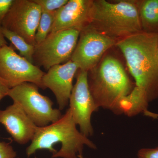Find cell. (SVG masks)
<instances>
[{
    "label": "cell",
    "mask_w": 158,
    "mask_h": 158,
    "mask_svg": "<svg viewBox=\"0 0 158 158\" xmlns=\"http://www.w3.org/2000/svg\"><path fill=\"white\" fill-rule=\"evenodd\" d=\"M158 34L141 31L119 40L116 46L125 57L135 88L148 102L158 98Z\"/></svg>",
    "instance_id": "6da1fadb"
},
{
    "label": "cell",
    "mask_w": 158,
    "mask_h": 158,
    "mask_svg": "<svg viewBox=\"0 0 158 158\" xmlns=\"http://www.w3.org/2000/svg\"><path fill=\"white\" fill-rule=\"evenodd\" d=\"M96 149V146L77 128L70 110L58 121L44 127H37L31 144L26 149L27 156L37 150L47 149L52 158H79L83 156L84 146Z\"/></svg>",
    "instance_id": "7a4b0ae2"
},
{
    "label": "cell",
    "mask_w": 158,
    "mask_h": 158,
    "mask_svg": "<svg viewBox=\"0 0 158 158\" xmlns=\"http://www.w3.org/2000/svg\"><path fill=\"white\" fill-rule=\"evenodd\" d=\"M89 90L96 106L121 114L120 105L135 86L121 62L114 58L106 57L98 67L88 72Z\"/></svg>",
    "instance_id": "3957f363"
},
{
    "label": "cell",
    "mask_w": 158,
    "mask_h": 158,
    "mask_svg": "<svg viewBox=\"0 0 158 158\" xmlns=\"http://www.w3.org/2000/svg\"><path fill=\"white\" fill-rule=\"evenodd\" d=\"M89 25L115 39H123L141 32L138 2L92 1Z\"/></svg>",
    "instance_id": "277c9868"
},
{
    "label": "cell",
    "mask_w": 158,
    "mask_h": 158,
    "mask_svg": "<svg viewBox=\"0 0 158 158\" xmlns=\"http://www.w3.org/2000/svg\"><path fill=\"white\" fill-rule=\"evenodd\" d=\"M35 84L25 82L11 88L8 96L17 104L38 127L56 122L62 117L61 111L53 108V102L40 93Z\"/></svg>",
    "instance_id": "5b68a950"
},
{
    "label": "cell",
    "mask_w": 158,
    "mask_h": 158,
    "mask_svg": "<svg viewBox=\"0 0 158 158\" xmlns=\"http://www.w3.org/2000/svg\"><path fill=\"white\" fill-rule=\"evenodd\" d=\"M81 31L68 29L52 32L34 47V64L48 70L52 66L71 60Z\"/></svg>",
    "instance_id": "8992f818"
},
{
    "label": "cell",
    "mask_w": 158,
    "mask_h": 158,
    "mask_svg": "<svg viewBox=\"0 0 158 158\" xmlns=\"http://www.w3.org/2000/svg\"><path fill=\"white\" fill-rule=\"evenodd\" d=\"M45 73L16 53L8 45L0 48V77L10 88L25 82L33 83L45 90L42 78Z\"/></svg>",
    "instance_id": "52a82bcc"
},
{
    "label": "cell",
    "mask_w": 158,
    "mask_h": 158,
    "mask_svg": "<svg viewBox=\"0 0 158 158\" xmlns=\"http://www.w3.org/2000/svg\"><path fill=\"white\" fill-rule=\"evenodd\" d=\"M116 42V39L88 25L80 32L71 60L79 70L88 72L97 65L103 54Z\"/></svg>",
    "instance_id": "ba28073f"
},
{
    "label": "cell",
    "mask_w": 158,
    "mask_h": 158,
    "mask_svg": "<svg viewBox=\"0 0 158 158\" xmlns=\"http://www.w3.org/2000/svg\"><path fill=\"white\" fill-rule=\"evenodd\" d=\"M41 9L34 0H14L1 26L16 33L35 46Z\"/></svg>",
    "instance_id": "9c48e42d"
},
{
    "label": "cell",
    "mask_w": 158,
    "mask_h": 158,
    "mask_svg": "<svg viewBox=\"0 0 158 158\" xmlns=\"http://www.w3.org/2000/svg\"><path fill=\"white\" fill-rule=\"evenodd\" d=\"M72 116L81 132L85 137L93 135L91 122L92 113L98 110L88 86V72L79 70L69 100Z\"/></svg>",
    "instance_id": "30bf717a"
},
{
    "label": "cell",
    "mask_w": 158,
    "mask_h": 158,
    "mask_svg": "<svg viewBox=\"0 0 158 158\" xmlns=\"http://www.w3.org/2000/svg\"><path fill=\"white\" fill-rule=\"evenodd\" d=\"M78 70L76 64L70 60L51 67L43 77V85L45 89L49 88L53 93L60 111L69 103L74 77Z\"/></svg>",
    "instance_id": "8fae6325"
},
{
    "label": "cell",
    "mask_w": 158,
    "mask_h": 158,
    "mask_svg": "<svg viewBox=\"0 0 158 158\" xmlns=\"http://www.w3.org/2000/svg\"><path fill=\"white\" fill-rule=\"evenodd\" d=\"M0 123L15 142L24 144L32 141L37 127L17 104L0 111Z\"/></svg>",
    "instance_id": "7c38bea8"
},
{
    "label": "cell",
    "mask_w": 158,
    "mask_h": 158,
    "mask_svg": "<svg viewBox=\"0 0 158 158\" xmlns=\"http://www.w3.org/2000/svg\"><path fill=\"white\" fill-rule=\"evenodd\" d=\"M91 3L90 0H68L57 11L50 33L68 29L81 31L89 24Z\"/></svg>",
    "instance_id": "4fadbf2b"
},
{
    "label": "cell",
    "mask_w": 158,
    "mask_h": 158,
    "mask_svg": "<svg viewBox=\"0 0 158 158\" xmlns=\"http://www.w3.org/2000/svg\"><path fill=\"white\" fill-rule=\"evenodd\" d=\"M142 31L158 34V0L138 2Z\"/></svg>",
    "instance_id": "5bb4252c"
},
{
    "label": "cell",
    "mask_w": 158,
    "mask_h": 158,
    "mask_svg": "<svg viewBox=\"0 0 158 158\" xmlns=\"http://www.w3.org/2000/svg\"><path fill=\"white\" fill-rule=\"evenodd\" d=\"M2 30L5 38L9 40L19 51L20 56L34 64L33 56L35 46L29 44L23 37L14 32L2 27Z\"/></svg>",
    "instance_id": "9a60e30c"
},
{
    "label": "cell",
    "mask_w": 158,
    "mask_h": 158,
    "mask_svg": "<svg viewBox=\"0 0 158 158\" xmlns=\"http://www.w3.org/2000/svg\"><path fill=\"white\" fill-rule=\"evenodd\" d=\"M57 13V11H42L35 35L36 45L43 41L50 33Z\"/></svg>",
    "instance_id": "2e32d148"
},
{
    "label": "cell",
    "mask_w": 158,
    "mask_h": 158,
    "mask_svg": "<svg viewBox=\"0 0 158 158\" xmlns=\"http://www.w3.org/2000/svg\"><path fill=\"white\" fill-rule=\"evenodd\" d=\"M42 11L52 12L58 11L65 6L68 0H34Z\"/></svg>",
    "instance_id": "e0dca14e"
},
{
    "label": "cell",
    "mask_w": 158,
    "mask_h": 158,
    "mask_svg": "<svg viewBox=\"0 0 158 158\" xmlns=\"http://www.w3.org/2000/svg\"><path fill=\"white\" fill-rule=\"evenodd\" d=\"M16 152L9 143L0 141V158H16Z\"/></svg>",
    "instance_id": "ac0fdd59"
},
{
    "label": "cell",
    "mask_w": 158,
    "mask_h": 158,
    "mask_svg": "<svg viewBox=\"0 0 158 158\" xmlns=\"http://www.w3.org/2000/svg\"><path fill=\"white\" fill-rule=\"evenodd\" d=\"M138 158H158V146L155 148H143L139 150Z\"/></svg>",
    "instance_id": "d6986e66"
},
{
    "label": "cell",
    "mask_w": 158,
    "mask_h": 158,
    "mask_svg": "<svg viewBox=\"0 0 158 158\" xmlns=\"http://www.w3.org/2000/svg\"><path fill=\"white\" fill-rule=\"evenodd\" d=\"M14 0H0V25L8 13Z\"/></svg>",
    "instance_id": "ffe728a7"
},
{
    "label": "cell",
    "mask_w": 158,
    "mask_h": 158,
    "mask_svg": "<svg viewBox=\"0 0 158 158\" xmlns=\"http://www.w3.org/2000/svg\"><path fill=\"white\" fill-rule=\"evenodd\" d=\"M10 89L7 82L0 77V101L4 97L8 96Z\"/></svg>",
    "instance_id": "44dd1931"
},
{
    "label": "cell",
    "mask_w": 158,
    "mask_h": 158,
    "mask_svg": "<svg viewBox=\"0 0 158 158\" xmlns=\"http://www.w3.org/2000/svg\"><path fill=\"white\" fill-rule=\"evenodd\" d=\"M6 45H8V42L6 41V38L3 34L2 27L0 25V48Z\"/></svg>",
    "instance_id": "7402d4cb"
},
{
    "label": "cell",
    "mask_w": 158,
    "mask_h": 158,
    "mask_svg": "<svg viewBox=\"0 0 158 158\" xmlns=\"http://www.w3.org/2000/svg\"><path fill=\"white\" fill-rule=\"evenodd\" d=\"M145 116H149V117H152V118H158V114L157 113H152V112H150V111H147L144 113Z\"/></svg>",
    "instance_id": "603a6c76"
},
{
    "label": "cell",
    "mask_w": 158,
    "mask_h": 158,
    "mask_svg": "<svg viewBox=\"0 0 158 158\" xmlns=\"http://www.w3.org/2000/svg\"><path fill=\"white\" fill-rule=\"evenodd\" d=\"M79 158H85L84 156H81L79 157Z\"/></svg>",
    "instance_id": "cb8c5ba5"
},
{
    "label": "cell",
    "mask_w": 158,
    "mask_h": 158,
    "mask_svg": "<svg viewBox=\"0 0 158 158\" xmlns=\"http://www.w3.org/2000/svg\"><path fill=\"white\" fill-rule=\"evenodd\" d=\"M157 56L158 58V47H157Z\"/></svg>",
    "instance_id": "d4e9b609"
},
{
    "label": "cell",
    "mask_w": 158,
    "mask_h": 158,
    "mask_svg": "<svg viewBox=\"0 0 158 158\" xmlns=\"http://www.w3.org/2000/svg\"><path fill=\"white\" fill-rule=\"evenodd\" d=\"M0 111H1V110H0Z\"/></svg>",
    "instance_id": "484cf974"
},
{
    "label": "cell",
    "mask_w": 158,
    "mask_h": 158,
    "mask_svg": "<svg viewBox=\"0 0 158 158\" xmlns=\"http://www.w3.org/2000/svg\"></svg>",
    "instance_id": "4316f807"
}]
</instances>
